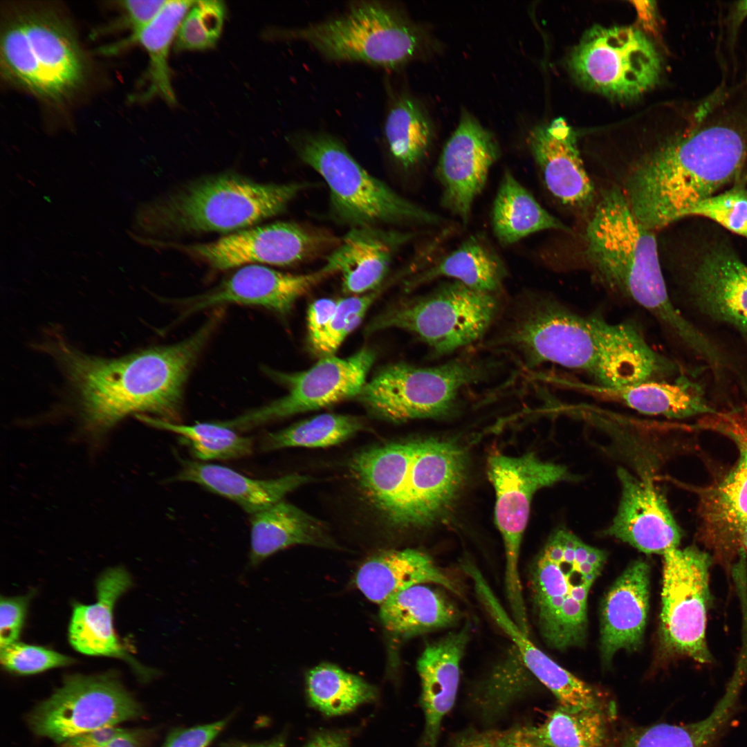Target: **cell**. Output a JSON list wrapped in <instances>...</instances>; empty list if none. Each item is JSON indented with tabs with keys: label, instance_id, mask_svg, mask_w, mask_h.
Instances as JSON below:
<instances>
[{
	"label": "cell",
	"instance_id": "cell-38",
	"mask_svg": "<svg viewBox=\"0 0 747 747\" xmlns=\"http://www.w3.org/2000/svg\"><path fill=\"white\" fill-rule=\"evenodd\" d=\"M492 226L497 239L504 245L514 243L544 230L571 232L508 171L504 172L493 202Z\"/></svg>",
	"mask_w": 747,
	"mask_h": 747
},
{
	"label": "cell",
	"instance_id": "cell-53",
	"mask_svg": "<svg viewBox=\"0 0 747 747\" xmlns=\"http://www.w3.org/2000/svg\"><path fill=\"white\" fill-rule=\"evenodd\" d=\"M127 728L119 725L100 727L70 738L59 747H104L123 735Z\"/></svg>",
	"mask_w": 747,
	"mask_h": 747
},
{
	"label": "cell",
	"instance_id": "cell-20",
	"mask_svg": "<svg viewBox=\"0 0 747 747\" xmlns=\"http://www.w3.org/2000/svg\"><path fill=\"white\" fill-rule=\"evenodd\" d=\"M499 155V146L491 132L464 111L443 147L436 169L443 189V207L464 224Z\"/></svg>",
	"mask_w": 747,
	"mask_h": 747
},
{
	"label": "cell",
	"instance_id": "cell-60",
	"mask_svg": "<svg viewBox=\"0 0 747 747\" xmlns=\"http://www.w3.org/2000/svg\"><path fill=\"white\" fill-rule=\"evenodd\" d=\"M740 542L747 557V521L743 524L740 530Z\"/></svg>",
	"mask_w": 747,
	"mask_h": 747
},
{
	"label": "cell",
	"instance_id": "cell-24",
	"mask_svg": "<svg viewBox=\"0 0 747 747\" xmlns=\"http://www.w3.org/2000/svg\"><path fill=\"white\" fill-rule=\"evenodd\" d=\"M132 585L131 577L123 568L105 571L96 582V602L73 605L68 640L71 646L82 654L124 660L145 682L157 676L156 670L143 666L131 656L118 640L113 626L114 606Z\"/></svg>",
	"mask_w": 747,
	"mask_h": 747
},
{
	"label": "cell",
	"instance_id": "cell-36",
	"mask_svg": "<svg viewBox=\"0 0 747 747\" xmlns=\"http://www.w3.org/2000/svg\"><path fill=\"white\" fill-rule=\"evenodd\" d=\"M431 584L405 589L380 605L384 627L398 637L409 638L454 625L459 611L447 596Z\"/></svg>",
	"mask_w": 747,
	"mask_h": 747
},
{
	"label": "cell",
	"instance_id": "cell-34",
	"mask_svg": "<svg viewBox=\"0 0 747 747\" xmlns=\"http://www.w3.org/2000/svg\"><path fill=\"white\" fill-rule=\"evenodd\" d=\"M296 544L332 547L335 543L322 522L283 499L251 515V566Z\"/></svg>",
	"mask_w": 747,
	"mask_h": 747
},
{
	"label": "cell",
	"instance_id": "cell-40",
	"mask_svg": "<svg viewBox=\"0 0 747 747\" xmlns=\"http://www.w3.org/2000/svg\"><path fill=\"white\" fill-rule=\"evenodd\" d=\"M311 703L329 715L345 714L376 697L374 687L361 678L328 663L313 668L306 677Z\"/></svg>",
	"mask_w": 747,
	"mask_h": 747
},
{
	"label": "cell",
	"instance_id": "cell-16",
	"mask_svg": "<svg viewBox=\"0 0 747 747\" xmlns=\"http://www.w3.org/2000/svg\"><path fill=\"white\" fill-rule=\"evenodd\" d=\"M141 705L111 672L73 674L28 714L37 735L58 745L83 732L141 717Z\"/></svg>",
	"mask_w": 747,
	"mask_h": 747
},
{
	"label": "cell",
	"instance_id": "cell-33",
	"mask_svg": "<svg viewBox=\"0 0 747 747\" xmlns=\"http://www.w3.org/2000/svg\"><path fill=\"white\" fill-rule=\"evenodd\" d=\"M194 2L167 1L159 14L140 31L103 48L102 51L109 54L134 45L145 50L148 57L145 89L136 95V100L145 102L158 98L170 105L176 104L169 64V53L181 23Z\"/></svg>",
	"mask_w": 747,
	"mask_h": 747
},
{
	"label": "cell",
	"instance_id": "cell-55",
	"mask_svg": "<svg viewBox=\"0 0 747 747\" xmlns=\"http://www.w3.org/2000/svg\"><path fill=\"white\" fill-rule=\"evenodd\" d=\"M151 729H127L113 741L104 747H144L155 735Z\"/></svg>",
	"mask_w": 747,
	"mask_h": 747
},
{
	"label": "cell",
	"instance_id": "cell-51",
	"mask_svg": "<svg viewBox=\"0 0 747 747\" xmlns=\"http://www.w3.org/2000/svg\"><path fill=\"white\" fill-rule=\"evenodd\" d=\"M230 717L190 728H176L168 734L162 747H207L225 728Z\"/></svg>",
	"mask_w": 747,
	"mask_h": 747
},
{
	"label": "cell",
	"instance_id": "cell-48",
	"mask_svg": "<svg viewBox=\"0 0 747 747\" xmlns=\"http://www.w3.org/2000/svg\"><path fill=\"white\" fill-rule=\"evenodd\" d=\"M0 661L5 670L19 675L35 674L74 662L54 650L18 641L1 648Z\"/></svg>",
	"mask_w": 747,
	"mask_h": 747
},
{
	"label": "cell",
	"instance_id": "cell-15",
	"mask_svg": "<svg viewBox=\"0 0 747 747\" xmlns=\"http://www.w3.org/2000/svg\"><path fill=\"white\" fill-rule=\"evenodd\" d=\"M661 639L666 653L708 664L706 640L711 603V555L697 546L674 547L663 554Z\"/></svg>",
	"mask_w": 747,
	"mask_h": 747
},
{
	"label": "cell",
	"instance_id": "cell-50",
	"mask_svg": "<svg viewBox=\"0 0 747 747\" xmlns=\"http://www.w3.org/2000/svg\"><path fill=\"white\" fill-rule=\"evenodd\" d=\"M31 595L1 597L0 647L3 648L17 641L27 612Z\"/></svg>",
	"mask_w": 747,
	"mask_h": 747
},
{
	"label": "cell",
	"instance_id": "cell-54",
	"mask_svg": "<svg viewBox=\"0 0 747 747\" xmlns=\"http://www.w3.org/2000/svg\"><path fill=\"white\" fill-rule=\"evenodd\" d=\"M494 747H545L529 732L527 727L498 733Z\"/></svg>",
	"mask_w": 747,
	"mask_h": 747
},
{
	"label": "cell",
	"instance_id": "cell-14",
	"mask_svg": "<svg viewBox=\"0 0 747 747\" xmlns=\"http://www.w3.org/2000/svg\"><path fill=\"white\" fill-rule=\"evenodd\" d=\"M567 63L582 85L620 99L634 98L652 89L661 72L654 46L631 26L592 27L571 50Z\"/></svg>",
	"mask_w": 747,
	"mask_h": 747
},
{
	"label": "cell",
	"instance_id": "cell-29",
	"mask_svg": "<svg viewBox=\"0 0 747 747\" xmlns=\"http://www.w3.org/2000/svg\"><path fill=\"white\" fill-rule=\"evenodd\" d=\"M412 237L376 226L351 228L326 256L324 267L333 275L341 273L344 292H371L387 275L395 252Z\"/></svg>",
	"mask_w": 747,
	"mask_h": 747
},
{
	"label": "cell",
	"instance_id": "cell-45",
	"mask_svg": "<svg viewBox=\"0 0 747 747\" xmlns=\"http://www.w3.org/2000/svg\"><path fill=\"white\" fill-rule=\"evenodd\" d=\"M225 6L221 1H194L177 31L176 51L204 50L219 39L225 21Z\"/></svg>",
	"mask_w": 747,
	"mask_h": 747
},
{
	"label": "cell",
	"instance_id": "cell-30",
	"mask_svg": "<svg viewBox=\"0 0 747 747\" xmlns=\"http://www.w3.org/2000/svg\"><path fill=\"white\" fill-rule=\"evenodd\" d=\"M470 627L465 625L427 645L417 661L427 747H436L441 722L454 706L461 662L470 640Z\"/></svg>",
	"mask_w": 747,
	"mask_h": 747
},
{
	"label": "cell",
	"instance_id": "cell-22",
	"mask_svg": "<svg viewBox=\"0 0 747 747\" xmlns=\"http://www.w3.org/2000/svg\"><path fill=\"white\" fill-rule=\"evenodd\" d=\"M621 497L607 535L646 554H663L678 547L681 539L663 495L648 477H636L620 468Z\"/></svg>",
	"mask_w": 747,
	"mask_h": 747
},
{
	"label": "cell",
	"instance_id": "cell-41",
	"mask_svg": "<svg viewBox=\"0 0 747 747\" xmlns=\"http://www.w3.org/2000/svg\"><path fill=\"white\" fill-rule=\"evenodd\" d=\"M139 418L154 427L178 434L194 456L201 460H231L248 456L253 440L239 434L220 421L187 425L144 415Z\"/></svg>",
	"mask_w": 747,
	"mask_h": 747
},
{
	"label": "cell",
	"instance_id": "cell-13",
	"mask_svg": "<svg viewBox=\"0 0 747 747\" xmlns=\"http://www.w3.org/2000/svg\"><path fill=\"white\" fill-rule=\"evenodd\" d=\"M487 472L496 495L495 517L504 546V586L510 615L524 626L528 618L519 559L531 501L540 489L569 480L571 475L565 466L542 461L532 452L519 456L494 454L488 460Z\"/></svg>",
	"mask_w": 747,
	"mask_h": 747
},
{
	"label": "cell",
	"instance_id": "cell-3",
	"mask_svg": "<svg viewBox=\"0 0 747 747\" xmlns=\"http://www.w3.org/2000/svg\"><path fill=\"white\" fill-rule=\"evenodd\" d=\"M585 239L587 261L605 288L649 313L687 351L703 346L705 332L670 298L653 230L636 217L619 188L613 186L601 194Z\"/></svg>",
	"mask_w": 747,
	"mask_h": 747
},
{
	"label": "cell",
	"instance_id": "cell-52",
	"mask_svg": "<svg viewBox=\"0 0 747 747\" xmlns=\"http://www.w3.org/2000/svg\"><path fill=\"white\" fill-rule=\"evenodd\" d=\"M337 306V302L323 298L315 301L308 310V340L311 350L319 342Z\"/></svg>",
	"mask_w": 747,
	"mask_h": 747
},
{
	"label": "cell",
	"instance_id": "cell-21",
	"mask_svg": "<svg viewBox=\"0 0 747 747\" xmlns=\"http://www.w3.org/2000/svg\"><path fill=\"white\" fill-rule=\"evenodd\" d=\"M684 286L688 307L747 340V265L729 250L712 249L691 270Z\"/></svg>",
	"mask_w": 747,
	"mask_h": 747
},
{
	"label": "cell",
	"instance_id": "cell-5",
	"mask_svg": "<svg viewBox=\"0 0 747 747\" xmlns=\"http://www.w3.org/2000/svg\"><path fill=\"white\" fill-rule=\"evenodd\" d=\"M466 461L458 444L423 439L366 448L349 466L362 495L389 524L416 528L436 521L453 504Z\"/></svg>",
	"mask_w": 747,
	"mask_h": 747
},
{
	"label": "cell",
	"instance_id": "cell-46",
	"mask_svg": "<svg viewBox=\"0 0 747 747\" xmlns=\"http://www.w3.org/2000/svg\"><path fill=\"white\" fill-rule=\"evenodd\" d=\"M379 293L375 290L337 301L335 312L313 353L320 358L333 356L344 338L361 322Z\"/></svg>",
	"mask_w": 747,
	"mask_h": 747
},
{
	"label": "cell",
	"instance_id": "cell-1",
	"mask_svg": "<svg viewBox=\"0 0 747 747\" xmlns=\"http://www.w3.org/2000/svg\"><path fill=\"white\" fill-rule=\"evenodd\" d=\"M490 344L526 367L557 365L605 387L671 379L682 371L649 344L635 323L582 314L537 292L520 295L509 304Z\"/></svg>",
	"mask_w": 747,
	"mask_h": 747
},
{
	"label": "cell",
	"instance_id": "cell-58",
	"mask_svg": "<svg viewBox=\"0 0 747 747\" xmlns=\"http://www.w3.org/2000/svg\"><path fill=\"white\" fill-rule=\"evenodd\" d=\"M221 747H284V737L279 736L270 741L261 743H248L240 741H228L222 743Z\"/></svg>",
	"mask_w": 747,
	"mask_h": 747
},
{
	"label": "cell",
	"instance_id": "cell-11",
	"mask_svg": "<svg viewBox=\"0 0 747 747\" xmlns=\"http://www.w3.org/2000/svg\"><path fill=\"white\" fill-rule=\"evenodd\" d=\"M488 365L465 358L429 367L398 362L380 369L355 398L380 418L400 423L448 414L467 388L488 376Z\"/></svg>",
	"mask_w": 747,
	"mask_h": 747
},
{
	"label": "cell",
	"instance_id": "cell-8",
	"mask_svg": "<svg viewBox=\"0 0 747 747\" xmlns=\"http://www.w3.org/2000/svg\"><path fill=\"white\" fill-rule=\"evenodd\" d=\"M606 558L564 528L554 532L537 555L530 570L532 605L550 647L564 651L585 642L588 595Z\"/></svg>",
	"mask_w": 747,
	"mask_h": 747
},
{
	"label": "cell",
	"instance_id": "cell-39",
	"mask_svg": "<svg viewBox=\"0 0 747 747\" xmlns=\"http://www.w3.org/2000/svg\"><path fill=\"white\" fill-rule=\"evenodd\" d=\"M384 136L393 159L403 169H410L426 155L432 127L418 102L407 95L393 99L384 123Z\"/></svg>",
	"mask_w": 747,
	"mask_h": 747
},
{
	"label": "cell",
	"instance_id": "cell-37",
	"mask_svg": "<svg viewBox=\"0 0 747 747\" xmlns=\"http://www.w3.org/2000/svg\"><path fill=\"white\" fill-rule=\"evenodd\" d=\"M506 276L504 262L487 240L473 235L435 264L412 277L407 282V288L449 277L474 290L497 294Z\"/></svg>",
	"mask_w": 747,
	"mask_h": 747
},
{
	"label": "cell",
	"instance_id": "cell-2",
	"mask_svg": "<svg viewBox=\"0 0 747 747\" xmlns=\"http://www.w3.org/2000/svg\"><path fill=\"white\" fill-rule=\"evenodd\" d=\"M217 315L181 342L115 359L87 356L59 342L54 349L77 394L89 426L105 430L135 412L176 421L184 385L216 326Z\"/></svg>",
	"mask_w": 747,
	"mask_h": 747
},
{
	"label": "cell",
	"instance_id": "cell-9",
	"mask_svg": "<svg viewBox=\"0 0 747 747\" xmlns=\"http://www.w3.org/2000/svg\"><path fill=\"white\" fill-rule=\"evenodd\" d=\"M288 140L300 160L327 184L330 212L338 222L352 228L442 223L439 216L400 196L368 172L334 136L302 132Z\"/></svg>",
	"mask_w": 747,
	"mask_h": 747
},
{
	"label": "cell",
	"instance_id": "cell-27",
	"mask_svg": "<svg viewBox=\"0 0 747 747\" xmlns=\"http://www.w3.org/2000/svg\"><path fill=\"white\" fill-rule=\"evenodd\" d=\"M565 387L624 405L646 415L685 418L716 411L709 404L703 386L683 373L672 379L649 380L620 387L568 379Z\"/></svg>",
	"mask_w": 747,
	"mask_h": 747
},
{
	"label": "cell",
	"instance_id": "cell-19",
	"mask_svg": "<svg viewBox=\"0 0 747 747\" xmlns=\"http://www.w3.org/2000/svg\"><path fill=\"white\" fill-rule=\"evenodd\" d=\"M375 358L374 351L365 348L346 358L334 355L320 358L304 371L284 373L266 369L268 376L288 388V393L268 405L220 422L235 431H243L355 398L366 383Z\"/></svg>",
	"mask_w": 747,
	"mask_h": 747
},
{
	"label": "cell",
	"instance_id": "cell-6",
	"mask_svg": "<svg viewBox=\"0 0 747 747\" xmlns=\"http://www.w3.org/2000/svg\"><path fill=\"white\" fill-rule=\"evenodd\" d=\"M307 187L305 183H264L237 173L201 177L142 205L138 227L172 237L235 232L275 216Z\"/></svg>",
	"mask_w": 747,
	"mask_h": 747
},
{
	"label": "cell",
	"instance_id": "cell-57",
	"mask_svg": "<svg viewBox=\"0 0 747 747\" xmlns=\"http://www.w3.org/2000/svg\"><path fill=\"white\" fill-rule=\"evenodd\" d=\"M305 747L349 746L347 737L342 734L333 732H324L313 737Z\"/></svg>",
	"mask_w": 747,
	"mask_h": 747
},
{
	"label": "cell",
	"instance_id": "cell-4",
	"mask_svg": "<svg viewBox=\"0 0 747 747\" xmlns=\"http://www.w3.org/2000/svg\"><path fill=\"white\" fill-rule=\"evenodd\" d=\"M746 146L739 131L706 127L662 145L640 160L626 181L636 217L654 230L685 217L740 172Z\"/></svg>",
	"mask_w": 747,
	"mask_h": 747
},
{
	"label": "cell",
	"instance_id": "cell-28",
	"mask_svg": "<svg viewBox=\"0 0 747 747\" xmlns=\"http://www.w3.org/2000/svg\"><path fill=\"white\" fill-rule=\"evenodd\" d=\"M649 564L638 560L618 578L605 597L601 611L600 649L608 663L622 649L640 647L649 595Z\"/></svg>",
	"mask_w": 747,
	"mask_h": 747
},
{
	"label": "cell",
	"instance_id": "cell-23",
	"mask_svg": "<svg viewBox=\"0 0 747 747\" xmlns=\"http://www.w3.org/2000/svg\"><path fill=\"white\" fill-rule=\"evenodd\" d=\"M331 275L324 266L311 273L293 275L263 266H246L208 293L188 299L186 314L237 303L261 306L286 315L299 297Z\"/></svg>",
	"mask_w": 747,
	"mask_h": 747
},
{
	"label": "cell",
	"instance_id": "cell-18",
	"mask_svg": "<svg viewBox=\"0 0 747 747\" xmlns=\"http://www.w3.org/2000/svg\"><path fill=\"white\" fill-rule=\"evenodd\" d=\"M341 239L330 232L294 222H276L233 232L216 240L181 244L154 240L219 270L246 264L288 266L334 249Z\"/></svg>",
	"mask_w": 747,
	"mask_h": 747
},
{
	"label": "cell",
	"instance_id": "cell-43",
	"mask_svg": "<svg viewBox=\"0 0 747 747\" xmlns=\"http://www.w3.org/2000/svg\"><path fill=\"white\" fill-rule=\"evenodd\" d=\"M527 728L545 747H603L607 737L605 720L598 709L571 712L560 706L542 724Z\"/></svg>",
	"mask_w": 747,
	"mask_h": 747
},
{
	"label": "cell",
	"instance_id": "cell-59",
	"mask_svg": "<svg viewBox=\"0 0 747 747\" xmlns=\"http://www.w3.org/2000/svg\"><path fill=\"white\" fill-rule=\"evenodd\" d=\"M652 4L653 2L652 1H645V5H637L636 6L641 23L644 26L651 30H653L655 24V6Z\"/></svg>",
	"mask_w": 747,
	"mask_h": 747
},
{
	"label": "cell",
	"instance_id": "cell-26",
	"mask_svg": "<svg viewBox=\"0 0 747 747\" xmlns=\"http://www.w3.org/2000/svg\"><path fill=\"white\" fill-rule=\"evenodd\" d=\"M528 144L544 184L554 198L576 208L591 204L594 187L580 157L575 133L564 118L533 129Z\"/></svg>",
	"mask_w": 747,
	"mask_h": 747
},
{
	"label": "cell",
	"instance_id": "cell-35",
	"mask_svg": "<svg viewBox=\"0 0 747 747\" xmlns=\"http://www.w3.org/2000/svg\"><path fill=\"white\" fill-rule=\"evenodd\" d=\"M744 683L731 678L722 697L705 718L683 725L657 723L628 732L619 747H714L726 730Z\"/></svg>",
	"mask_w": 747,
	"mask_h": 747
},
{
	"label": "cell",
	"instance_id": "cell-25",
	"mask_svg": "<svg viewBox=\"0 0 747 747\" xmlns=\"http://www.w3.org/2000/svg\"><path fill=\"white\" fill-rule=\"evenodd\" d=\"M477 597L495 624L505 633L533 676L555 696L560 706L571 712L595 709L593 688L555 663L530 639L504 608L481 573L472 579Z\"/></svg>",
	"mask_w": 747,
	"mask_h": 747
},
{
	"label": "cell",
	"instance_id": "cell-44",
	"mask_svg": "<svg viewBox=\"0 0 747 747\" xmlns=\"http://www.w3.org/2000/svg\"><path fill=\"white\" fill-rule=\"evenodd\" d=\"M534 677L510 644L488 675L475 687L473 700L486 717H495L524 694Z\"/></svg>",
	"mask_w": 747,
	"mask_h": 747
},
{
	"label": "cell",
	"instance_id": "cell-10",
	"mask_svg": "<svg viewBox=\"0 0 747 747\" xmlns=\"http://www.w3.org/2000/svg\"><path fill=\"white\" fill-rule=\"evenodd\" d=\"M268 34L304 42L329 60L391 69L421 55L428 46L421 26L396 8L376 1L354 3L337 17Z\"/></svg>",
	"mask_w": 747,
	"mask_h": 747
},
{
	"label": "cell",
	"instance_id": "cell-61",
	"mask_svg": "<svg viewBox=\"0 0 747 747\" xmlns=\"http://www.w3.org/2000/svg\"><path fill=\"white\" fill-rule=\"evenodd\" d=\"M737 10L739 17H744L747 16V1H739L737 5Z\"/></svg>",
	"mask_w": 747,
	"mask_h": 747
},
{
	"label": "cell",
	"instance_id": "cell-17",
	"mask_svg": "<svg viewBox=\"0 0 747 747\" xmlns=\"http://www.w3.org/2000/svg\"><path fill=\"white\" fill-rule=\"evenodd\" d=\"M697 426L730 439L738 450L736 464L701 493L699 506V538L728 569L742 548L740 530L747 521V404L702 416Z\"/></svg>",
	"mask_w": 747,
	"mask_h": 747
},
{
	"label": "cell",
	"instance_id": "cell-56",
	"mask_svg": "<svg viewBox=\"0 0 747 747\" xmlns=\"http://www.w3.org/2000/svg\"><path fill=\"white\" fill-rule=\"evenodd\" d=\"M497 732L469 731L460 735L452 747H494Z\"/></svg>",
	"mask_w": 747,
	"mask_h": 747
},
{
	"label": "cell",
	"instance_id": "cell-42",
	"mask_svg": "<svg viewBox=\"0 0 747 747\" xmlns=\"http://www.w3.org/2000/svg\"><path fill=\"white\" fill-rule=\"evenodd\" d=\"M362 421L353 416L323 414L266 434L264 451L295 447L326 448L342 443L364 429Z\"/></svg>",
	"mask_w": 747,
	"mask_h": 747
},
{
	"label": "cell",
	"instance_id": "cell-47",
	"mask_svg": "<svg viewBox=\"0 0 747 747\" xmlns=\"http://www.w3.org/2000/svg\"><path fill=\"white\" fill-rule=\"evenodd\" d=\"M688 216L708 218L747 238V189L739 185L714 194L691 208Z\"/></svg>",
	"mask_w": 747,
	"mask_h": 747
},
{
	"label": "cell",
	"instance_id": "cell-49",
	"mask_svg": "<svg viewBox=\"0 0 747 747\" xmlns=\"http://www.w3.org/2000/svg\"><path fill=\"white\" fill-rule=\"evenodd\" d=\"M167 2L163 0H126L116 2L118 16L102 28L100 33L128 30L129 35L135 34L156 17Z\"/></svg>",
	"mask_w": 747,
	"mask_h": 747
},
{
	"label": "cell",
	"instance_id": "cell-7",
	"mask_svg": "<svg viewBox=\"0 0 747 747\" xmlns=\"http://www.w3.org/2000/svg\"><path fill=\"white\" fill-rule=\"evenodd\" d=\"M1 73L10 84L50 104L82 88L86 62L66 19L50 7L12 6L2 17Z\"/></svg>",
	"mask_w": 747,
	"mask_h": 747
},
{
	"label": "cell",
	"instance_id": "cell-31",
	"mask_svg": "<svg viewBox=\"0 0 747 747\" xmlns=\"http://www.w3.org/2000/svg\"><path fill=\"white\" fill-rule=\"evenodd\" d=\"M355 582L367 599L379 605L421 584H434L462 594L457 582L429 555L413 548L386 550L372 555L358 569Z\"/></svg>",
	"mask_w": 747,
	"mask_h": 747
},
{
	"label": "cell",
	"instance_id": "cell-32",
	"mask_svg": "<svg viewBox=\"0 0 747 747\" xmlns=\"http://www.w3.org/2000/svg\"><path fill=\"white\" fill-rule=\"evenodd\" d=\"M174 479L197 483L237 504L252 515L281 501L288 493L310 482L297 473L270 479H256L216 464L182 460Z\"/></svg>",
	"mask_w": 747,
	"mask_h": 747
},
{
	"label": "cell",
	"instance_id": "cell-12",
	"mask_svg": "<svg viewBox=\"0 0 747 747\" xmlns=\"http://www.w3.org/2000/svg\"><path fill=\"white\" fill-rule=\"evenodd\" d=\"M497 294L471 289L454 281L406 299L376 316L366 332L398 328L414 334L436 356L480 340L501 314Z\"/></svg>",
	"mask_w": 747,
	"mask_h": 747
}]
</instances>
